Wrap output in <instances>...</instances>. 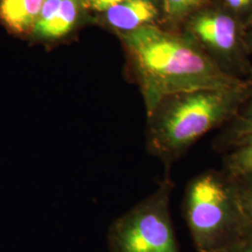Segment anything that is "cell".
Wrapping results in <instances>:
<instances>
[{"mask_svg": "<svg viewBox=\"0 0 252 252\" xmlns=\"http://www.w3.org/2000/svg\"><path fill=\"white\" fill-rule=\"evenodd\" d=\"M184 29V33L224 72L238 79L252 80L247 29L218 0L186 19Z\"/></svg>", "mask_w": 252, "mask_h": 252, "instance_id": "5b68a950", "label": "cell"}, {"mask_svg": "<svg viewBox=\"0 0 252 252\" xmlns=\"http://www.w3.org/2000/svg\"><path fill=\"white\" fill-rule=\"evenodd\" d=\"M79 12L78 0H62L53 18L45 25L34 29L36 35L55 38L67 34L72 28Z\"/></svg>", "mask_w": 252, "mask_h": 252, "instance_id": "9c48e42d", "label": "cell"}, {"mask_svg": "<svg viewBox=\"0 0 252 252\" xmlns=\"http://www.w3.org/2000/svg\"><path fill=\"white\" fill-rule=\"evenodd\" d=\"M252 134V94L232 122L226 125L213 141L217 152L227 153Z\"/></svg>", "mask_w": 252, "mask_h": 252, "instance_id": "ba28073f", "label": "cell"}, {"mask_svg": "<svg viewBox=\"0 0 252 252\" xmlns=\"http://www.w3.org/2000/svg\"><path fill=\"white\" fill-rule=\"evenodd\" d=\"M123 1L125 0H90V3L91 6L96 10H107Z\"/></svg>", "mask_w": 252, "mask_h": 252, "instance_id": "2e32d148", "label": "cell"}, {"mask_svg": "<svg viewBox=\"0 0 252 252\" xmlns=\"http://www.w3.org/2000/svg\"><path fill=\"white\" fill-rule=\"evenodd\" d=\"M214 0H162V9L168 18L185 21Z\"/></svg>", "mask_w": 252, "mask_h": 252, "instance_id": "8fae6325", "label": "cell"}, {"mask_svg": "<svg viewBox=\"0 0 252 252\" xmlns=\"http://www.w3.org/2000/svg\"><path fill=\"white\" fill-rule=\"evenodd\" d=\"M246 29L252 26V0H218Z\"/></svg>", "mask_w": 252, "mask_h": 252, "instance_id": "4fadbf2b", "label": "cell"}, {"mask_svg": "<svg viewBox=\"0 0 252 252\" xmlns=\"http://www.w3.org/2000/svg\"><path fill=\"white\" fill-rule=\"evenodd\" d=\"M220 252H252V230Z\"/></svg>", "mask_w": 252, "mask_h": 252, "instance_id": "9a60e30c", "label": "cell"}, {"mask_svg": "<svg viewBox=\"0 0 252 252\" xmlns=\"http://www.w3.org/2000/svg\"><path fill=\"white\" fill-rule=\"evenodd\" d=\"M182 213L198 252H220L251 231L234 180L223 170L208 169L189 180Z\"/></svg>", "mask_w": 252, "mask_h": 252, "instance_id": "3957f363", "label": "cell"}, {"mask_svg": "<svg viewBox=\"0 0 252 252\" xmlns=\"http://www.w3.org/2000/svg\"><path fill=\"white\" fill-rule=\"evenodd\" d=\"M125 41L147 115L168 95L235 87L252 81L224 72L186 33H173L151 24L127 32Z\"/></svg>", "mask_w": 252, "mask_h": 252, "instance_id": "6da1fadb", "label": "cell"}, {"mask_svg": "<svg viewBox=\"0 0 252 252\" xmlns=\"http://www.w3.org/2000/svg\"><path fill=\"white\" fill-rule=\"evenodd\" d=\"M246 41L249 51L252 54V26L246 30Z\"/></svg>", "mask_w": 252, "mask_h": 252, "instance_id": "e0dca14e", "label": "cell"}, {"mask_svg": "<svg viewBox=\"0 0 252 252\" xmlns=\"http://www.w3.org/2000/svg\"><path fill=\"white\" fill-rule=\"evenodd\" d=\"M44 0H1L0 17L8 27L27 33L34 29Z\"/></svg>", "mask_w": 252, "mask_h": 252, "instance_id": "52a82bcc", "label": "cell"}, {"mask_svg": "<svg viewBox=\"0 0 252 252\" xmlns=\"http://www.w3.org/2000/svg\"><path fill=\"white\" fill-rule=\"evenodd\" d=\"M61 2L62 0H44L34 29L45 25L48 21L53 18L54 13L59 8Z\"/></svg>", "mask_w": 252, "mask_h": 252, "instance_id": "5bb4252c", "label": "cell"}, {"mask_svg": "<svg viewBox=\"0 0 252 252\" xmlns=\"http://www.w3.org/2000/svg\"><path fill=\"white\" fill-rule=\"evenodd\" d=\"M106 11L108 23L126 32L151 25L158 15L152 0H125Z\"/></svg>", "mask_w": 252, "mask_h": 252, "instance_id": "8992f818", "label": "cell"}, {"mask_svg": "<svg viewBox=\"0 0 252 252\" xmlns=\"http://www.w3.org/2000/svg\"><path fill=\"white\" fill-rule=\"evenodd\" d=\"M252 94L251 81L240 86L188 91L162 98L147 115V153L170 173L173 164L201 137L232 122Z\"/></svg>", "mask_w": 252, "mask_h": 252, "instance_id": "7a4b0ae2", "label": "cell"}, {"mask_svg": "<svg viewBox=\"0 0 252 252\" xmlns=\"http://www.w3.org/2000/svg\"><path fill=\"white\" fill-rule=\"evenodd\" d=\"M170 173L157 189L139 201L108 227V252H181L172 220Z\"/></svg>", "mask_w": 252, "mask_h": 252, "instance_id": "277c9868", "label": "cell"}, {"mask_svg": "<svg viewBox=\"0 0 252 252\" xmlns=\"http://www.w3.org/2000/svg\"><path fill=\"white\" fill-rule=\"evenodd\" d=\"M231 178L234 180V189L244 218L252 230V173Z\"/></svg>", "mask_w": 252, "mask_h": 252, "instance_id": "7c38bea8", "label": "cell"}, {"mask_svg": "<svg viewBox=\"0 0 252 252\" xmlns=\"http://www.w3.org/2000/svg\"><path fill=\"white\" fill-rule=\"evenodd\" d=\"M222 170L231 177L252 173V134L225 153Z\"/></svg>", "mask_w": 252, "mask_h": 252, "instance_id": "30bf717a", "label": "cell"}, {"mask_svg": "<svg viewBox=\"0 0 252 252\" xmlns=\"http://www.w3.org/2000/svg\"></svg>", "mask_w": 252, "mask_h": 252, "instance_id": "ac0fdd59", "label": "cell"}]
</instances>
